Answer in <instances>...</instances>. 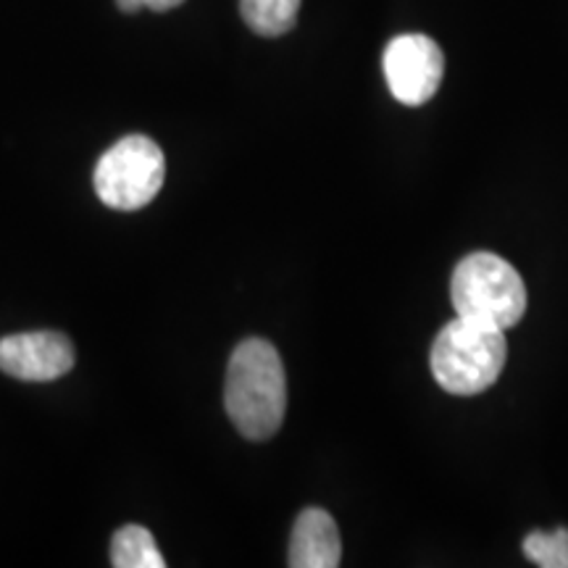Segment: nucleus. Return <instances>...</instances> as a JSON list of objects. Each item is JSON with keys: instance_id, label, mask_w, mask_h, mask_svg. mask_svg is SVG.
<instances>
[{"instance_id": "obj_1", "label": "nucleus", "mask_w": 568, "mask_h": 568, "mask_svg": "<svg viewBox=\"0 0 568 568\" xmlns=\"http://www.w3.org/2000/svg\"><path fill=\"white\" fill-rule=\"evenodd\" d=\"M224 408L240 435L253 443L280 432L287 414V376L272 343L251 337L234 347L226 366Z\"/></svg>"}, {"instance_id": "obj_2", "label": "nucleus", "mask_w": 568, "mask_h": 568, "mask_svg": "<svg viewBox=\"0 0 568 568\" xmlns=\"http://www.w3.org/2000/svg\"><path fill=\"white\" fill-rule=\"evenodd\" d=\"M508 361L506 329L458 316L435 337L429 366L437 385L450 395H479L497 382Z\"/></svg>"}, {"instance_id": "obj_3", "label": "nucleus", "mask_w": 568, "mask_h": 568, "mask_svg": "<svg viewBox=\"0 0 568 568\" xmlns=\"http://www.w3.org/2000/svg\"><path fill=\"white\" fill-rule=\"evenodd\" d=\"M450 301L458 316L510 329L527 314V284L495 253H471L456 266Z\"/></svg>"}, {"instance_id": "obj_4", "label": "nucleus", "mask_w": 568, "mask_h": 568, "mask_svg": "<svg viewBox=\"0 0 568 568\" xmlns=\"http://www.w3.org/2000/svg\"><path fill=\"white\" fill-rule=\"evenodd\" d=\"M166 180V159L159 142L145 134H126L98 161L92 184L109 209L138 211L159 195Z\"/></svg>"}, {"instance_id": "obj_5", "label": "nucleus", "mask_w": 568, "mask_h": 568, "mask_svg": "<svg viewBox=\"0 0 568 568\" xmlns=\"http://www.w3.org/2000/svg\"><path fill=\"white\" fill-rule=\"evenodd\" d=\"M385 80L397 103L416 105L435 98L445 77L443 48L426 34H400L385 48Z\"/></svg>"}, {"instance_id": "obj_6", "label": "nucleus", "mask_w": 568, "mask_h": 568, "mask_svg": "<svg viewBox=\"0 0 568 568\" xmlns=\"http://www.w3.org/2000/svg\"><path fill=\"white\" fill-rule=\"evenodd\" d=\"M74 366V345L61 332H21L0 339V372L19 382H55Z\"/></svg>"}, {"instance_id": "obj_7", "label": "nucleus", "mask_w": 568, "mask_h": 568, "mask_svg": "<svg viewBox=\"0 0 568 568\" xmlns=\"http://www.w3.org/2000/svg\"><path fill=\"white\" fill-rule=\"evenodd\" d=\"M339 560L343 542L335 518L324 508H305L290 537L287 564L293 568H337Z\"/></svg>"}, {"instance_id": "obj_8", "label": "nucleus", "mask_w": 568, "mask_h": 568, "mask_svg": "<svg viewBox=\"0 0 568 568\" xmlns=\"http://www.w3.org/2000/svg\"><path fill=\"white\" fill-rule=\"evenodd\" d=\"M111 566L113 568H163L166 558L151 531L138 524H126L111 539Z\"/></svg>"}, {"instance_id": "obj_9", "label": "nucleus", "mask_w": 568, "mask_h": 568, "mask_svg": "<svg viewBox=\"0 0 568 568\" xmlns=\"http://www.w3.org/2000/svg\"><path fill=\"white\" fill-rule=\"evenodd\" d=\"M301 0H240L245 24L261 38H280L297 21Z\"/></svg>"}, {"instance_id": "obj_10", "label": "nucleus", "mask_w": 568, "mask_h": 568, "mask_svg": "<svg viewBox=\"0 0 568 568\" xmlns=\"http://www.w3.org/2000/svg\"><path fill=\"white\" fill-rule=\"evenodd\" d=\"M524 552L539 568H568V529L531 531L524 537Z\"/></svg>"}, {"instance_id": "obj_11", "label": "nucleus", "mask_w": 568, "mask_h": 568, "mask_svg": "<svg viewBox=\"0 0 568 568\" xmlns=\"http://www.w3.org/2000/svg\"><path fill=\"white\" fill-rule=\"evenodd\" d=\"M184 0H142V6L151 11H172L176 6H182Z\"/></svg>"}, {"instance_id": "obj_12", "label": "nucleus", "mask_w": 568, "mask_h": 568, "mask_svg": "<svg viewBox=\"0 0 568 568\" xmlns=\"http://www.w3.org/2000/svg\"><path fill=\"white\" fill-rule=\"evenodd\" d=\"M116 6L124 13H138L140 9H145V6H142V0H116Z\"/></svg>"}]
</instances>
